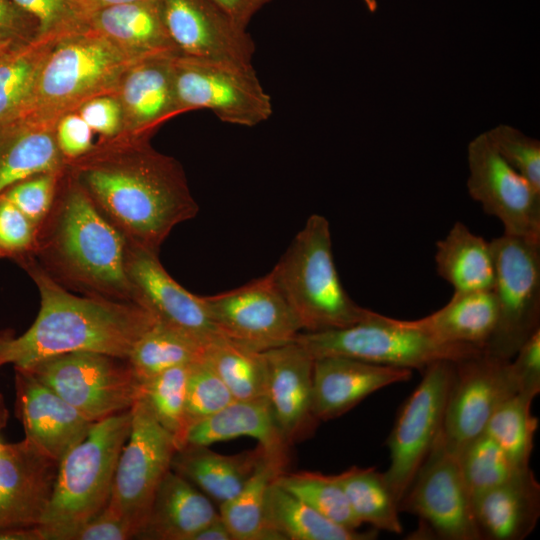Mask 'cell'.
<instances>
[{
  "instance_id": "cell-37",
  "label": "cell",
  "mask_w": 540,
  "mask_h": 540,
  "mask_svg": "<svg viewBox=\"0 0 540 540\" xmlns=\"http://www.w3.org/2000/svg\"><path fill=\"white\" fill-rule=\"evenodd\" d=\"M337 476L349 505L361 524L368 523L378 531L395 534L403 532L398 501L383 473L375 467L353 466Z\"/></svg>"
},
{
  "instance_id": "cell-31",
  "label": "cell",
  "mask_w": 540,
  "mask_h": 540,
  "mask_svg": "<svg viewBox=\"0 0 540 540\" xmlns=\"http://www.w3.org/2000/svg\"><path fill=\"white\" fill-rule=\"evenodd\" d=\"M435 263L438 275L454 292L493 289L495 261L491 243L460 221L437 241Z\"/></svg>"
},
{
  "instance_id": "cell-5",
  "label": "cell",
  "mask_w": 540,
  "mask_h": 540,
  "mask_svg": "<svg viewBox=\"0 0 540 540\" xmlns=\"http://www.w3.org/2000/svg\"><path fill=\"white\" fill-rule=\"evenodd\" d=\"M131 409L94 422L59 461L41 523L44 540H71L108 503L117 461L131 429Z\"/></svg>"
},
{
  "instance_id": "cell-19",
  "label": "cell",
  "mask_w": 540,
  "mask_h": 540,
  "mask_svg": "<svg viewBox=\"0 0 540 540\" xmlns=\"http://www.w3.org/2000/svg\"><path fill=\"white\" fill-rule=\"evenodd\" d=\"M58 463L25 438L6 443L0 453V529L41 523Z\"/></svg>"
},
{
  "instance_id": "cell-32",
  "label": "cell",
  "mask_w": 540,
  "mask_h": 540,
  "mask_svg": "<svg viewBox=\"0 0 540 540\" xmlns=\"http://www.w3.org/2000/svg\"><path fill=\"white\" fill-rule=\"evenodd\" d=\"M265 518L280 540H372L378 530L358 531L323 516L273 481L265 499Z\"/></svg>"
},
{
  "instance_id": "cell-36",
  "label": "cell",
  "mask_w": 540,
  "mask_h": 540,
  "mask_svg": "<svg viewBox=\"0 0 540 540\" xmlns=\"http://www.w3.org/2000/svg\"><path fill=\"white\" fill-rule=\"evenodd\" d=\"M205 358L234 400L268 399V367L263 351L221 335L208 345Z\"/></svg>"
},
{
  "instance_id": "cell-35",
  "label": "cell",
  "mask_w": 540,
  "mask_h": 540,
  "mask_svg": "<svg viewBox=\"0 0 540 540\" xmlns=\"http://www.w3.org/2000/svg\"><path fill=\"white\" fill-rule=\"evenodd\" d=\"M208 345L182 330L156 321L135 343L127 361L142 381L169 368L201 360Z\"/></svg>"
},
{
  "instance_id": "cell-11",
  "label": "cell",
  "mask_w": 540,
  "mask_h": 540,
  "mask_svg": "<svg viewBox=\"0 0 540 540\" xmlns=\"http://www.w3.org/2000/svg\"><path fill=\"white\" fill-rule=\"evenodd\" d=\"M490 243L498 316L484 351L511 360L540 330V241L503 234Z\"/></svg>"
},
{
  "instance_id": "cell-27",
  "label": "cell",
  "mask_w": 540,
  "mask_h": 540,
  "mask_svg": "<svg viewBox=\"0 0 540 540\" xmlns=\"http://www.w3.org/2000/svg\"><path fill=\"white\" fill-rule=\"evenodd\" d=\"M87 26L141 55L179 54L166 29L161 0H137L103 8L88 17Z\"/></svg>"
},
{
  "instance_id": "cell-4",
  "label": "cell",
  "mask_w": 540,
  "mask_h": 540,
  "mask_svg": "<svg viewBox=\"0 0 540 540\" xmlns=\"http://www.w3.org/2000/svg\"><path fill=\"white\" fill-rule=\"evenodd\" d=\"M150 57L121 47L89 26L65 33L51 47L25 108L9 126L55 128L60 118L87 101L113 94L127 70Z\"/></svg>"
},
{
  "instance_id": "cell-2",
  "label": "cell",
  "mask_w": 540,
  "mask_h": 540,
  "mask_svg": "<svg viewBox=\"0 0 540 540\" xmlns=\"http://www.w3.org/2000/svg\"><path fill=\"white\" fill-rule=\"evenodd\" d=\"M19 262L39 290L40 309L22 335H0V355L5 364L26 368L70 352L127 359L139 338L156 323L152 314L135 302L68 292L33 256Z\"/></svg>"
},
{
  "instance_id": "cell-57",
  "label": "cell",
  "mask_w": 540,
  "mask_h": 540,
  "mask_svg": "<svg viewBox=\"0 0 540 540\" xmlns=\"http://www.w3.org/2000/svg\"><path fill=\"white\" fill-rule=\"evenodd\" d=\"M20 43L10 39H0V56L9 50L14 44Z\"/></svg>"
},
{
  "instance_id": "cell-7",
  "label": "cell",
  "mask_w": 540,
  "mask_h": 540,
  "mask_svg": "<svg viewBox=\"0 0 540 540\" xmlns=\"http://www.w3.org/2000/svg\"><path fill=\"white\" fill-rule=\"evenodd\" d=\"M313 359L342 356L369 363L424 370L438 361L458 362L484 349L446 343L408 326L404 320L374 312L353 325L324 331L300 332L295 340Z\"/></svg>"
},
{
  "instance_id": "cell-8",
  "label": "cell",
  "mask_w": 540,
  "mask_h": 540,
  "mask_svg": "<svg viewBox=\"0 0 540 540\" xmlns=\"http://www.w3.org/2000/svg\"><path fill=\"white\" fill-rule=\"evenodd\" d=\"M399 511L418 517L414 539L481 540L458 452L442 428L400 500Z\"/></svg>"
},
{
  "instance_id": "cell-16",
  "label": "cell",
  "mask_w": 540,
  "mask_h": 540,
  "mask_svg": "<svg viewBox=\"0 0 540 540\" xmlns=\"http://www.w3.org/2000/svg\"><path fill=\"white\" fill-rule=\"evenodd\" d=\"M519 391L511 360L484 351L455 362L442 424L449 445L459 452L484 432L496 409Z\"/></svg>"
},
{
  "instance_id": "cell-52",
  "label": "cell",
  "mask_w": 540,
  "mask_h": 540,
  "mask_svg": "<svg viewBox=\"0 0 540 540\" xmlns=\"http://www.w3.org/2000/svg\"><path fill=\"white\" fill-rule=\"evenodd\" d=\"M237 26L247 30L253 16L273 0H211Z\"/></svg>"
},
{
  "instance_id": "cell-1",
  "label": "cell",
  "mask_w": 540,
  "mask_h": 540,
  "mask_svg": "<svg viewBox=\"0 0 540 540\" xmlns=\"http://www.w3.org/2000/svg\"><path fill=\"white\" fill-rule=\"evenodd\" d=\"M66 160L65 171L128 244L158 253L178 224L199 210L180 163L149 138L119 134Z\"/></svg>"
},
{
  "instance_id": "cell-40",
  "label": "cell",
  "mask_w": 540,
  "mask_h": 540,
  "mask_svg": "<svg viewBox=\"0 0 540 540\" xmlns=\"http://www.w3.org/2000/svg\"><path fill=\"white\" fill-rule=\"evenodd\" d=\"M189 365L164 370L142 380L140 386V397L158 423L174 437L177 449L183 446L187 431L186 384Z\"/></svg>"
},
{
  "instance_id": "cell-25",
  "label": "cell",
  "mask_w": 540,
  "mask_h": 540,
  "mask_svg": "<svg viewBox=\"0 0 540 540\" xmlns=\"http://www.w3.org/2000/svg\"><path fill=\"white\" fill-rule=\"evenodd\" d=\"M219 517L206 494L170 469L134 539L191 540L200 529Z\"/></svg>"
},
{
  "instance_id": "cell-51",
  "label": "cell",
  "mask_w": 540,
  "mask_h": 540,
  "mask_svg": "<svg viewBox=\"0 0 540 540\" xmlns=\"http://www.w3.org/2000/svg\"><path fill=\"white\" fill-rule=\"evenodd\" d=\"M37 35V24L13 0H0V39L24 42Z\"/></svg>"
},
{
  "instance_id": "cell-29",
  "label": "cell",
  "mask_w": 540,
  "mask_h": 540,
  "mask_svg": "<svg viewBox=\"0 0 540 540\" xmlns=\"http://www.w3.org/2000/svg\"><path fill=\"white\" fill-rule=\"evenodd\" d=\"M493 290L454 292L434 313L405 323L436 340L485 348L497 323Z\"/></svg>"
},
{
  "instance_id": "cell-23",
  "label": "cell",
  "mask_w": 540,
  "mask_h": 540,
  "mask_svg": "<svg viewBox=\"0 0 540 540\" xmlns=\"http://www.w3.org/2000/svg\"><path fill=\"white\" fill-rule=\"evenodd\" d=\"M175 55L144 59L122 76L113 93L122 109L120 134L150 138L162 123L180 114L173 81Z\"/></svg>"
},
{
  "instance_id": "cell-49",
  "label": "cell",
  "mask_w": 540,
  "mask_h": 540,
  "mask_svg": "<svg viewBox=\"0 0 540 540\" xmlns=\"http://www.w3.org/2000/svg\"><path fill=\"white\" fill-rule=\"evenodd\" d=\"M511 364L519 382V392L536 397L540 392V330L519 348Z\"/></svg>"
},
{
  "instance_id": "cell-56",
  "label": "cell",
  "mask_w": 540,
  "mask_h": 540,
  "mask_svg": "<svg viewBox=\"0 0 540 540\" xmlns=\"http://www.w3.org/2000/svg\"><path fill=\"white\" fill-rule=\"evenodd\" d=\"M3 365H5V362L2 356L0 355V367ZM8 418H9V411H8L4 396L0 392V430L5 428L8 422Z\"/></svg>"
},
{
  "instance_id": "cell-46",
  "label": "cell",
  "mask_w": 540,
  "mask_h": 540,
  "mask_svg": "<svg viewBox=\"0 0 540 540\" xmlns=\"http://www.w3.org/2000/svg\"><path fill=\"white\" fill-rule=\"evenodd\" d=\"M38 226L0 196V257L21 260L33 255Z\"/></svg>"
},
{
  "instance_id": "cell-59",
  "label": "cell",
  "mask_w": 540,
  "mask_h": 540,
  "mask_svg": "<svg viewBox=\"0 0 540 540\" xmlns=\"http://www.w3.org/2000/svg\"><path fill=\"white\" fill-rule=\"evenodd\" d=\"M6 446V443H4L3 441H1L0 439V453L3 451V449L5 448Z\"/></svg>"
},
{
  "instance_id": "cell-13",
  "label": "cell",
  "mask_w": 540,
  "mask_h": 540,
  "mask_svg": "<svg viewBox=\"0 0 540 540\" xmlns=\"http://www.w3.org/2000/svg\"><path fill=\"white\" fill-rule=\"evenodd\" d=\"M454 363L438 361L423 370L422 380L402 405L387 439L390 463L383 474L398 504L442 428Z\"/></svg>"
},
{
  "instance_id": "cell-39",
  "label": "cell",
  "mask_w": 540,
  "mask_h": 540,
  "mask_svg": "<svg viewBox=\"0 0 540 540\" xmlns=\"http://www.w3.org/2000/svg\"><path fill=\"white\" fill-rule=\"evenodd\" d=\"M274 481L333 522L349 529H358L362 525L355 517L337 475L285 471Z\"/></svg>"
},
{
  "instance_id": "cell-34",
  "label": "cell",
  "mask_w": 540,
  "mask_h": 540,
  "mask_svg": "<svg viewBox=\"0 0 540 540\" xmlns=\"http://www.w3.org/2000/svg\"><path fill=\"white\" fill-rule=\"evenodd\" d=\"M63 34H37L0 56V130L22 113L48 52Z\"/></svg>"
},
{
  "instance_id": "cell-28",
  "label": "cell",
  "mask_w": 540,
  "mask_h": 540,
  "mask_svg": "<svg viewBox=\"0 0 540 540\" xmlns=\"http://www.w3.org/2000/svg\"><path fill=\"white\" fill-rule=\"evenodd\" d=\"M264 453L260 445L235 455L184 445L176 450L171 469L220 505L239 493Z\"/></svg>"
},
{
  "instance_id": "cell-47",
  "label": "cell",
  "mask_w": 540,
  "mask_h": 540,
  "mask_svg": "<svg viewBox=\"0 0 540 540\" xmlns=\"http://www.w3.org/2000/svg\"><path fill=\"white\" fill-rule=\"evenodd\" d=\"M77 112L92 131L103 138L115 137L122 131V109L113 94L95 97L84 103Z\"/></svg>"
},
{
  "instance_id": "cell-10",
  "label": "cell",
  "mask_w": 540,
  "mask_h": 540,
  "mask_svg": "<svg viewBox=\"0 0 540 540\" xmlns=\"http://www.w3.org/2000/svg\"><path fill=\"white\" fill-rule=\"evenodd\" d=\"M21 369L92 422L131 409L140 397L141 381L127 359L106 354L64 353Z\"/></svg>"
},
{
  "instance_id": "cell-21",
  "label": "cell",
  "mask_w": 540,
  "mask_h": 540,
  "mask_svg": "<svg viewBox=\"0 0 540 540\" xmlns=\"http://www.w3.org/2000/svg\"><path fill=\"white\" fill-rule=\"evenodd\" d=\"M268 401L289 445L309 438L320 422L313 412V357L297 342L267 349Z\"/></svg>"
},
{
  "instance_id": "cell-18",
  "label": "cell",
  "mask_w": 540,
  "mask_h": 540,
  "mask_svg": "<svg viewBox=\"0 0 540 540\" xmlns=\"http://www.w3.org/2000/svg\"><path fill=\"white\" fill-rule=\"evenodd\" d=\"M168 34L179 54L252 64L255 43L211 0H161Z\"/></svg>"
},
{
  "instance_id": "cell-22",
  "label": "cell",
  "mask_w": 540,
  "mask_h": 540,
  "mask_svg": "<svg viewBox=\"0 0 540 540\" xmlns=\"http://www.w3.org/2000/svg\"><path fill=\"white\" fill-rule=\"evenodd\" d=\"M411 377V369L348 357L326 356L314 359V415L319 421L340 417L376 391L405 382Z\"/></svg>"
},
{
  "instance_id": "cell-26",
  "label": "cell",
  "mask_w": 540,
  "mask_h": 540,
  "mask_svg": "<svg viewBox=\"0 0 540 540\" xmlns=\"http://www.w3.org/2000/svg\"><path fill=\"white\" fill-rule=\"evenodd\" d=\"M248 436L271 455L289 457V443L280 430L267 398L234 400L210 417L191 425L184 445L210 446Z\"/></svg>"
},
{
  "instance_id": "cell-3",
  "label": "cell",
  "mask_w": 540,
  "mask_h": 540,
  "mask_svg": "<svg viewBox=\"0 0 540 540\" xmlns=\"http://www.w3.org/2000/svg\"><path fill=\"white\" fill-rule=\"evenodd\" d=\"M65 175L64 191H56L38 225L33 255L57 282L87 295L135 302L126 271V239L66 171Z\"/></svg>"
},
{
  "instance_id": "cell-12",
  "label": "cell",
  "mask_w": 540,
  "mask_h": 540,
  "mask_svg": "<svg viewBox=\"0 0 540 540\" xmlns=\"http://www.w3.org/2000/svg\"><path fill=\"white\" fill-rule=\"evenodd\" d=\"M131 414L130 433L117 461L106 507L131 527L135 537L171 469L177 444L141 397L133 404Z\"/></svg>"
},
{
  "instance_id": "cell-38",
  "label": "cell",
  "mask_w": 540,
  "mask_h": 540,
  "mask_svg": "<svg viewBox=\"0 0 540 540\" xmlns=\"http://www.w3.org/2000/svg\"><path fill=\"white\" fill-rule=\"evenodd\" d=\"M534 398L525 392L516 393L496 409L484 429L520 468L529 467L539 425L531 412Z\"/></svg>"
},
{
  "instance_id": "cell-54",
  "label": "cell",
  "mask_w": 540,
  "mask_h": 540,
  "mask_svg": "<svg viewBox=\"0 0 540 540\" xmlns=\"http://www.w3.org/2000/svg\"><path fill=\"white\" fill-rule=\"evenodd\" d=\"M0 540H44L38 526L0 529Z\"/></svg>"
},
{
  "instance_id": "cell-48",
  "label": "cell",
  "mask_w": 540,
  "mask_h": 540,
  "mask_svg": "<svg viewBox=\"0 0 540 540\" xmlns=\"http://www.w3.org/2000/svg\"><path fill=\"white\" fill-rule=\"evenodd\" d=\"M55 135L65 160L79 158L94 146L92 129L78 112H71L60 118L55 127Z\"/></svg>"
},
{
  "instance_id": "cell-20",
  "label": "cell",
  "mask_w": 540,
  "mask_h": 540,
  "mask_svg": "<svg viewBox=\"0 0 540 540\" xmlns=\"http://www.w3.org/2000/svg\"><path fill=\"white\" fill-rule=\"evenodd\" d=\"M15 391L16 413L25 439L57 461L84 439L94 424L24 369L15 368Z\"/></svg>"
},
{
  "instance_id": "cell-55",
  "label": "cell",
  "mask_w": 540,
  "mask_h": 540,
  "mask_svg": "<svg viewBox=\"0 0 540 540\" xmlns=\"http://www.w3.org/2000/svg\"><path fill=\"white\" fill-rule=\"evenodd\" d=\"M137 0H77L80 8L84 12L87 20L94 12L106 7L134 2Z\"/></svg>"
},
{
  "instance_id": "cell-44",
  "label": "cell",
  "mask_w": 540,
  "mask_h": 540,
  "mask_svg": "<svg viewBox=\"0 0 540 540\" xmlns=\"http://www.w3.org/2000/svg\"><path fill=\"white\" fill-rule=\"evenodd\" d=\"M63 172L39 174L24 179L8 187L0 196L38 226L52 207Z\"/></svg>"
},
{
  "instance_id": "cell-14",
  "label": "cell",
  "mask_w": 540,
  "mask_h": 540,
  "mask_svg": "<svg viewBox=\"0 0 540 540\" xmlns=\"http://www.w3.org/2000/svg\"><path fill=\"white\" fill-rule=\"evenodd\" d=\"M203 299L222 336L256 350L293 342L302 332L272 272Z\"/></svg>"
},
{
  "instance_id": "cell-9",
  "label": "cell",
  "mask_w": 540,
  "mask_h": 540,
  "mask_svg": "<svg viewBox=\"0 0 540 540\" xmlns=\"http://www.w3.org/2000/svg\"><path fill=\"white\" fill-rule=\"evenodd\" d=\"M173 81L180 114L195 109L212 111L221 121L253 127L273 112L271 97L252 64L177 54Z\"/></svg>"
},
{
  "instance_id": "cell-43",
  "label": "cell",
  "mask_w": 540,
  "mask_h": 540,
  "mask_svg": "<svg viewBox=\"0 0 540 540\" xmlns=\"http://www.w3.org/2000/svg\"><path fill=\"white\" fill-rule=\"evenodd\" d=\"M486 133L503 159L540 191V141L507 124Z\"/></svg>"
},
{
  "instance_id": "cell-6",
  "label": "cell",
  "mask_w": 540,
  "mask_h": 540,
  "mask_svg": "<svg viewBox=\"0 0 540 540\" xmlns=\"http://www.w3.org/2000/svg\"><path fill=\"white\" fill-rule=\"evenodd\" d=\"M272 274L304 332L344 328L372 316L348 295L338 275L328 220L312 214Z\"/></svg>"
},
{
  "instance_id": "cell-53",
  "label": "cell",
  "mask_w": 540,
  "mask_h": 540,
  "mask_svg": "<svg viewBox=\"0 0 540 540\" xmlns=\"http://www.w3.org/2000/svg\"><path fill=\"white\" fill-rule=\"evenodd\" d=\"M191 540H233V538L229 529L219 517L200 529Z\"/></svg>"
},
{
  "instance_id": "cell-45",
  "label": "cell",
  "mask_w": 540,
  "mask_h": 540,
  "mask_svg": "<svg viewBox=\"0 0 540 540\" xmlns=\"http://www.w3.org/2000/svg\"><path fill=\"white\" fill-rule=\"evenodd\" d=\"M37 24V34L66 33L87 26L77 0H13Z\"/></svg>"
},
{
  "instance_id": "cell-42",
  "label": "cell",
  "mask_w": 540,
  "mask_h": 540,
  "mask_svg": "<svg viewBox=\"0 0 540 540\" xmlns=\"http://www.w3.org/2000/svg\"><path fill=\"white\" fill-rule=\"evenodd\" d=\"M232 401L231 392L205 357L189 365L186 384L187 430Z\"/></svg>"
},
{
  "instance_id": "cell-41",
  "label": "cell",
  "mask_w": 540,
  "mask_h": 540,
  "mask_svg": "<svg viewBox=\"0 0 540 540\" xmlns=\"http://www.w3.org/2000/svg\"><path fill=\"white\" fill-rule=\"evenodd\" d=\"M458 458L472 498L510 480L526 469L513 463L500 446L484 432L468 442L458 452Z\"/></svg>"
},
{
  "instance_id": "cell-24",
  "label": "cell",
  "mask_w": 540,
  "mask_h": 540,
  "mask_svg": "<svg viewBox=\"0 0 540 540\" xmlns=\"http://www.w3.org/2000/svg\"><path fill=\"white\" fill-rule=\"evenodd\" d=\"M472 505L481 540H523L540 517V485L529 467L473 497Z\"/></svg>"
},
{
  "instance_id": "cell-15",
  "label": "cell",
  "mask_w": 540,
  "mask_h": 540,
  "mask_svg": "<svg viewBox=\"0 0 540 540\" xmlns=\"http://www.w3.org/2000/svg\"><path fill=\"white\" fill-rule=\"evenodd\" d=\"M467 158L471 198L501 222L503 234L540 241V191L503 159L486 132L469 142Z\"/></svg>"
},
{
  "instance_id": "cell-17",
  "label": "cell",
  "mask_w": 540,
  "mask_h": 540,
  "mask_svg": "<svg viewBox=\"0 0 540 540\" xmlns=\"http://www.w3.org/2000/svg\"><path fill=\"white\" fill-rule=\"evenodd\" d=\"M126 271L135 302L157 322L182 330L206 344L221 336L203 296L177 283L162 266L158 253L127 243Z\"/></svg>"
},
{
  "instance_id": "cell-30",
  "label": "cell",
  "mask_w": 540,
  "mask_h": 540,
  "mask_svg": "<svg viewBox=\"0 0 540 540\" xmlns=\"http://www.w3.org/2000/svg\"><path fill=\"white\" fill-rule=\"evenodd\" d=\"M65 165L54 127L13 125L0 130V194L32 176L62 173Z\"/></svg>"
},
{
  "instance_id": "cell-33",
  "label": "cell",
  "mask_w": 540,
  "mask_h": 540,
  "mask_svg": "<svg viewBox=\"0 0 540 540\" xmlns=\"http://www.w3.org/2000/svg\"><path fill=\"white\" fill-rule=\"evenodd\" d=\"M289 457L266 451L253 473L232 499L220 504L219 515L233 540H280L265 518V499L269 485L283 472Z\"/></svg>"
},
{
  "instance_id": "cell-58",
  "label": "cell",
  "mask_w": 540,
  "mask_h": 540,
  "mask_svg": "<svg viewBox=\"0 0 540 540\" xmlns=\"http://www.w3.org/2000/svg\"><path fill=\"white\" fill-rule=\"evenodd\" d=\"M363 2L371 13H374L378 8L377 0H363Z\"/></svg>"
},
{
  "instance_id": "cell-50",
  "label": "cell",
  "mask_w": 540,
  "mask_h": 540,
  "mask_svg": "<svg viewBox=\"0 0 540 540\" xmlns=\"http://www.w3.org/2000/svg\"><path fill=\"white\" fill-rule=\"evenodd\" d=\"M131 527L106 506L83 523L71 540H128L133 539Z\"/></svg>"
}]
</instances>
